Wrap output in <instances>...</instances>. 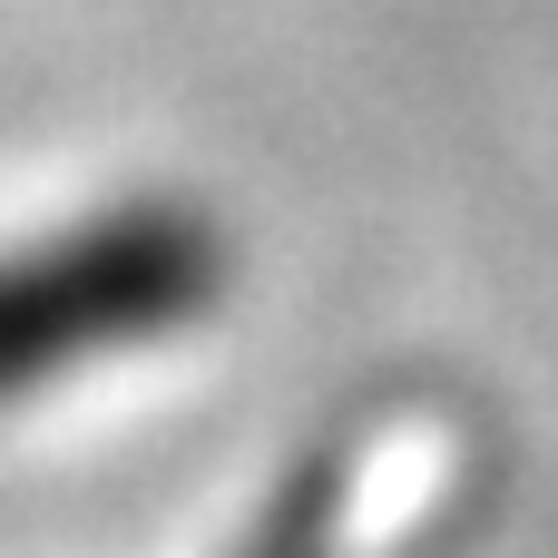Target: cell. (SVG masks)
Listing matches in <instances>:
<instances>
[{
	"label": "cell",
	"instance_id": "obj_1",
	"mask_svg": "<svg viewBox=\"0 0 558 558\" xmlns=\"http://www.w3.org/2000/svg\"><path fill=\"white\" fill-rule=\"evenodd\" d=\"M59 275H0V383L49 373L59 353H78V333L98 324H157L196 294V245L177 226H108L69 255H49Z\"/></svg>",
	"mask_w": 558,
	"mask_h": 558
}]
</instances>
